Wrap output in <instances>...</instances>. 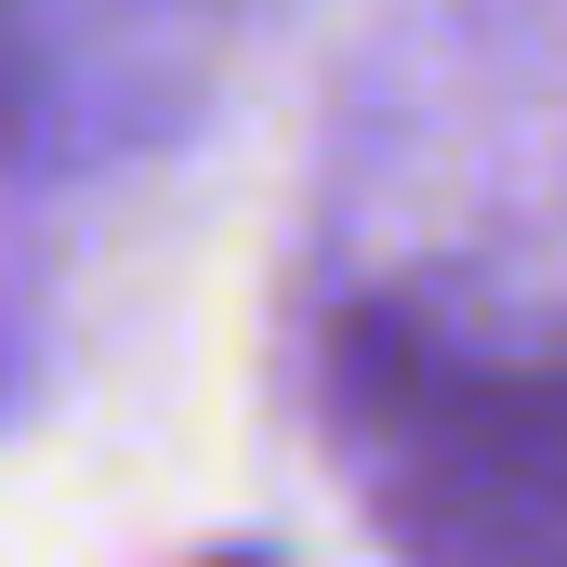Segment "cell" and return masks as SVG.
I'll return each mask as SVG.
<instances>
[{"instance_id":"6da1fadb","label":"cell","mask_w":567,"mask_h":567,"mask_svg":"<svg viewBox=\"0 0 567 567\" xmlns=\"http://www.w3.org/2000/svg\"><path fill=\"white\" fill-rule=\"evenodd\" d=\"M317 410L396 567H567V343H502L435 303H343Z\"/></svg>"}]
</instances>
